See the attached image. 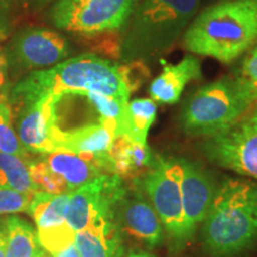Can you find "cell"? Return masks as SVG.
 Wrapping results in <instances>:
<instances>
[{
    "label": "cell",
    "mask_w": 257,
    "mask_h": 257,
    "mask_svg": "<svg viewBox=\"0 0 257 257\" xmlns=\"http://www.w3.org/2000/svg\"><path fill=\"white\" fill-rule=\"evenodd\" d=\"M157 106L153 99L127 101L118 123L115 136H124L138 143H147L148 134L156 119Z\"/></svg>",
    "instance_id": "obj_19"
},
{
    "label": "cell",
    "mask_w": 257,
    "mask_h": 257,
    "mask_svg": "<svg viewBox=\"0 0 257 257\" xmlns=\"http://www.w3.org/2000/svg\"><path fill=\"white\" fill-rule=\"evenodd\" d=\"M43 155L47 166L66 181L70 193L98 176L112 174L108 156H82L64 149H56Z\"/></svg>",
    "instance_id": "obj_15"
},
{
    "label": "cell",
    "mask_w": 257,
    "mask_h": 257,
    "mask_svg": "<svg viewBox=\"0 0 257 257\" xmlns=\"http://www.w3.org/2000/svg\"><path fill=\"white\" fill-rule=\"evenodd\" d=\"M252 117H253V118H255V120H256V121H257V110H256V111H255V112H253V114H252Z\"/></svg>",
    "instance_id": "obj_34"
},
{
    "label": "cell",
    "mask_w": 257,
    "mask_h": 257,
    "mask_svg": "<svg viewBox=\"0 0 257 257\" xmlns=\"http://www.w3.org/2000/svg\"><path fill=\"white\" fill-rule=\"evenodd\" d=\"M35 257H49V256L47 255V253H46V251H44V250H42V251H41L40 253H38V255L35 256Z\"/></svg>",
    "instance_id": "obj_33"
},
{
    "label": "cell",
    "mask_w": 257,
    "mask_h": 257,
    "mask_svg": "<svg viewBox=\"0 0 257 257\" xmlns=\"http://www.w3.org/2000/svg\"><path fill=\"white\" fill-rule=\"evenodd\" d=\"M34 194L22 193L0 186V214L28 212Z\"/></svg>",
    "instance_id": "obj_26"
},
{
    "label": "cell",
    "mask_w": 257,
    "mask_h": 257,
    "mask_svg": "<svg viewBox=\"0 0 257 257\" xmlns=\"http://www.w3.org/2000/svg\"><path fill=\"white\" fill-rule=\"evenodd\" d=\"M181 176V159L156 156L149 169L140 178H136L140 187L152 202L174 250H180L187 245L185 237Z\"/></svg>",
    "instance_id": "obj_6"
},
{
    "label": "cell",
    "mask_w": 257,
    "mask_h": 257,
    "mask_svg": "<svg viewBox=\"0 0 257 257\" xmlns=\"http://www.w3.org/2000/svg\"><path fill=\"white\" fill-rule=\"evenodd\" d=\"M0 257H6V233L5 227L0 226Z\"/></svg>",
    "instance_id": "obj_31"
},
{
    "label": "cell",
    "mask_w": 257,
    "mask_h": 257,
    "mask_svg": "<svg viewBox=\"0 0 257 257\" xmlns=\"http://www.w3.org/2000/svg\"><path fill=\"white\" fill-rule=\"evenodd\" d=\"M69 193L49 194L36 192L32 197L29 213L34 218L37 230L50 229L66 223V210Z\"/></svg>",
    "instance_id": "obj_20"
},
{
    "label": "cell",
    "mask_w": 257,
    "mask_h": 257,
    "mask_svg": "<svg viewBox=\"0 0 257 257\" xmlns=\"http://www.w3.org/2000/svg\"><path fill=\"white\" fill-rule=\"evenodd\" d=\"M28 150L22 146L12 126V112L6 95L0 96V153L24 157Z\"/></svg>",
    "instance_id": "obj_23"
},
{
    "label": "cell",
    "mask_w": 257,
    "mask_h": 257,
    "mask_svg": "<svg viewBox=\"0 0 257 257\" xmlns=\"http://www.w3.org/2000/svg\"><path fill=\"white\" fill-rule=\"evenodd\" d=\"M133 181L134 185L126 186V191L118 204L117 223L121 232L148 248H156L163 242L165 229L136 179Z\"/></svg>",
    "instance_id": "obj_10"
},
{
    "label": "cell",
    "mask_w": 257,
    "mask_h": 257,
    "mask_svg": "<svg viewBox=\"0 0 257 257\" xmlns=\"http://www.w3.org/2000/svg\"><path fill=\"white\" fill-rule=\"evenodd\" d=\"M123 257H155V256L147 251H143V250H133V251L124 253Z\"/></svg>",
    "instance_id": "obj_32"
},
{
    "label": "cell",
    "mask_w": 257,
    "mask_h": 257,
    "mask_svg": "<svg viewBox=\"0 0 257 257\" xmlns=\"http://www.w3.org/2000/svg\"><path fill=\"white\" fill-rule=\"evenodd\" d=\"M125 180L115 174H104L69 193L66 221L78 231L117 223V207L123 198Z\"/></svg>",
    "instance_id": "obj_7"
},
{
    "label": "cell",
    "mask_w": 257,
    "mask_h": 257,
    "mask_svg": "<svg viewBox=\"0 0 257 257\" xmlns=\"http://www.w3.org/2000/svg\"><path fill=\"white\" fill-rule=\"evenodd\" d=\"M6 257H35L42 251L37 233L27 221L11 217L5 221Z\"/></svg>",
    "instance_id": "obj_21"
},
{
    "label": "cell",
    "mask_w": 257,
    "mask_h": 257,
    "mask_svg": "<svg viewBox=\"0 0 257 257\" xmlns=\"http://www.w3.org/2000/svg\"><path fill=\"white\" fill-rule=\"evenodd\" d=\"M163 64L162 72L150 83L149 94L153 100L161 104H175L186 87L193 80L201 78V66L197 57L186 56L175 64L167 63L161 60Z\"/></svg>",
    "instance_id": "obj_16"
},
{
    "label": "cell",
    "mask_w": 257,
    "mask_h": 257,
    "mask_svg": "<svg viewBox=\"0 0 257 257\" xmlns=\"http://www.w3.org/2000/svg\"><path fill=\"white\" fill-rule=\"evenodd\" d=\"M70 46L57 32L49 29H28L15 42V54L29 69L54 67L69 59Z\"/></svg>",
    "instance_id": "obj_12"
},
{
    "label": "cell",
    "mask_w": 257,
    "mask_h": 257,
    "mask_svg": "<svg viewBox=\"0 0 257 257\" xmlns=\"http://www.w3.org/2000/svg\"><path fill=\"white\" fill-rule=\"evenodd\" d=\"M75 231L66 221L59 226L37 230V238L42 248L54 256L75 243Z\"/></svg>",
    "instance_id": "obj_25"
},
{
    "label": "cell",
    "mask_w": 257,
    "mask_h": 257,
    "mask_svg": "<svg viewBox=\"0 0 257 257\" xmlns=\"http://www.w3.org/2000/svg\"><path fill=\"white\" fill-rule=\"evenodd\" d=\"M257 40V0H225L201 11L186 29L188 51L231 63Z\"/></svg>",
    "instance_id": "obj_3"
},
{
    "label": "cell",
    "mask_w": 257,
    "mask_h": 257,
    "mask_svg": "<svg viewBox=\"0 0 257 257\" xmlns=\"http://www.w3.org/2000/svg\"><path fill=\"white\" fill-rule=\"evenodd\" d=\"M11 4L12 0H0V25L4 22L6 15L9 14Z\"/></svg>",
    "instance_id": "obj_30"
},
{
    "label": "cell",
    "mask_w": 257,
    "mask_h": 257,
    "mask_svg": "<svg viewBox=\"0 0 257 257\" xmlns=\"http://www.w3.org/2000/svg\"><path fill=\"white\" fill-rule=\"evenodd\" d=\"M251 104L237 79L225 76L202 86L186 99L180 125L189 136H212L242 118Z\"/></svg>",
    "instance_id": "obj_5"
},
{
    "label": "cell",
    "mask_w": 257,
    "mask_h": 257,
    "mask_svg": "<svg viewBox=\"0 0 257 257\" xmlns=\"http://www.w3.org/2000/svg\"><path fill=\"white\" fill-rule=\"evenodd\" d=\"M56 96L47 94L29 102L19 123V141L29 152H54L53 136L56 127Z\"/></svg>",
    "instance_id": "obj_13"
},
{
    "label": "cell",
    "mask_w": 257,
    "mask_h": 257,
    "mask_svg": "<svg viewBox=\"0 0 257 257\" xmlns=\"http://www.w3.org/2000/svg\"><path fill=\"white\" fill-rule=\"evenodd\" d=\"M236 79L250 100L257 101V48L244 60L242 69Z\"/></svg>",
    "instance_id": "obj_27"
},
{
    "label": "cell",
    "mask_w": 257,
    "mask_h": 257,
    "mask_svg": "<svg viewBox=\"0 0 257 257\" xmlns=\"http://www.w3.org/2000/svg\"><path fill=\"white\" fill-rule=\"evenodd\" d=\"M0 186L22 193L38 192L32 182L27 161L5 153H0Z\"/></svg>",
    "instance_id": "obj_22"
},
{
    "label": "cell",
    "mask_w": 257,
    "mask_h": 257,
    "mask_svg": "<svg viewBox=\"0 0 257 257\" xmlns=\"http://www.w3.org/2000/svg\"><path fill=\"white\" fill-rule=\"evenodd\" d=\"M126 69L91 54L72 57L29 75L14 94L29 104L41 96L72 92H93L127 102L133 92Z\"/></svg>",
    "instance_id": "obj_2"
},
{
    "label": "cell",
    "mask_w": 257,
    "mask_h": 257,
    "mask_svg": "<svg viewBox=\"0 0 257 257\" xmlns=\"http://www.w3.org/2000/svg\"><path fill=\"white\" fill-rule=\"evenodd\" d=\"M53 257H81V255H80L79 250L76 248L75 243H74L72 245H69L68 248L62 250V251L55 253Z\"/></svg>",
    "instance_id": "obj_29"
},
{
    "label": "cell",
    "mask_w": 257,
    "mask_h": 257,
    "mask_svg": "<svg viewBox=\"0 0 257 257\" xmlns=\"http://www.w3.org/2000/svg\"><path fill=\"white\" fill-rule=\"evenodd\" d=\"M75 245L81 257H123V232L118 224L88 227L75 233Z\"/></svg>",
    "instance_id": "obj_18"
},
{
    "label": "cell",
    "mask_w": 257,
    "mask_h": 257,
    "mask_svg": "<svg viewBox=\"0 0 257 257\" xmlns=\"http://www.w3.org/2000/svg\"><path fill=\"white\" fill-rule=\"evenodd\" d=\"M114 137V125L98 121L67 130L56 126L53 144L54 150L64 149L82 156L107 157Z\"/></svg>",
    "instance_id": "obj_14"
},
{
    "label": "cell",
    "mask_w": 257,
    "mask_h": 257,
    "mask_svg": "<svg viewBox=\"0 0 257 257\" xmlns=\"http://www.w3.org/2000/svg\"><path fill=\"white\" fill-rule=\"evenodd\" d=\"M112 174L134 180L152 166L154 156L148 143H138L124 136H115L108 150Z\"/></svg>",
    "instance_id": "obj_17"
},
{
    "label": "cell",
    "mask_w": 257,
    "mask_h": 257,
    "mask_svg": "<svg viewBox=\"0 0 257 257\" xmlns=\"http://www.w3.org/2000/svg\"><path fill=\"white\" fill-rule=\"evenodd\" d=\"M29 170H30L32 182L36 186L38 192L49 193V194L70 193L66 181L56 173H54L43 160L29 163Z\"/></svg>",
    "instance_id": "obj_24"
},
{
    "label": "cell",
    "mask_w": 257,
    "mask_h": 257,
    "mask_svg": "<svg viewBox=\"0 0 257 257\" xmlns=\"http://www.w3.org/2000/svg\"><path fill=\"white\" fill-rule=\"evenodd\" d=\"M201 152L211 163L257 180V121L239 118L219 133L205 137Z\"/></svg>",
    "instance_id": "obj_9"
},
{
    "label": "cell",
    "mask_w": 257,
    "mask_h": 257,
    "mask_svg": "<svg viewBox=\"0 0 257 257\" xmlns=\"http://www.w3.org/2000/svg\"><path fill=\"white\" fill-rule=\"evenodd\" d=\"M8 57L0 50V96L6 95L4 93V88L6 87V82H8Z\"/></svg>",
    "instance_id": "obj_28"
},
{
    "label": "cell",
    "mask_w": 257,
    "mask_h": 257,
    "mask_svg": "<svg viewBox=\"0 0 257 257\" xmlns=\"http://www.w3.org/2000/svg\"><path fill=\"white\" fill-rule=\"evenodd\" d=\"M181 193L185 237L189 243L200 229L216 195L218 182L200 163L181 159Z\"/></svg>",
    "instance_id": "obj_11"
},
{
    "label": "cell",
    "mask_w": 257,
    "mask_h": 257,
    "mask_svg": "<svg viewBox=\"0 0 257 257\" xmlns=\"http://www.w3.org/2000/svg\"><path fill=\"white\" fill-rule=\"evenodd\" d=\"M137 0H59L51 10L56 28L74 34L98 35L125 27Z\"/></svg>",
    "instance_id": "obj_8"
},
{
    "label": "cell",
    "mask_w": 257,
    "mask_h": 257,
    "mask_svg": "<svg viewBox=\"0 0 257 257\" xmlns=\"http://www.w3.org/2000/svg\"><path fill=\"white\" fill-rule=\"evenodd\" d=\"M201 242L212 257H237L257 248V182L226 178L202 221Z\"/></svg>",
    "instance_id": "obj_1"
},
{
    "label": "cell",
    "mask_w": 257,
    "mask_h": 257,
    "mask_svg": "<svg viewBox=\"0 0 257 257\" xmlns=\"http://www.w3.org/2000/svg\"><path fill=\"white\" fill-rule=\"evenodd\" d=\"M200 0H141L125 24L120 44L124 62L159 59L185 34Z\"/></svg>",
    "instance_id": "obj_4"
}]
</instances>
